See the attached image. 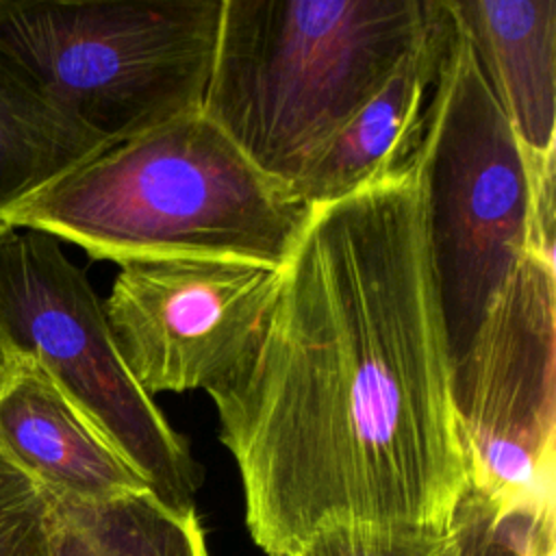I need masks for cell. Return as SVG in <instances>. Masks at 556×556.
Here are the masks:
<instances>
[{
  "label": "cell",
  "instance_id": "3",
  "mask_svg": "<svg viewBox=\"0 0 556 556\" xmlns=\"http://www.w3.org/2000/svg\"><path fill=\"white\" fill-rule=\"evenodd\" d=\"M434 11L437 0H222L202 113L293 189Z\"/></svg>",
  "mask_w": 556,
  "mask_h": 556
},
{
  "label": "cell",
  "instance_id": "5",
  "mask_svg": "<svg viewBox=\"0 0 556 556\" xmlns=\"http://www.w3.org/2000/svg\"><path fill=\"white\" fill-rule=\"evenodd\" d=\"M222 0H0V43L111 148L202 109Z\"/></svg>",
  "mask_w": 556,
  "mask_h": 556
},
{
  "label": "cell",
  "instance_id": "15",
  "mask_svg": "<svg viewBox=\"0 0 556 556\" xmlns=\"http://www.w3.org/2000/svg\"><path fill=\"white\" fill-rule=\"evenodd\" d=\"M54 495L0 447V556H50Z\"/></svg>",
  "mask_w": 556,
  "mask_h": 556
},
{
  "label": "cell",
  "instance_id": "12",
  "mask_svg": "<svg viewBox=\"0 0 556 556\" xmlns=\"http://www.w3.org/2000/svg\"><path fill=\"white\" fill-rule=\"evenodd\" d=\"M109 148L0 43V235L35 193Z\"/></svg>",
  "mask_w": 556,
  "mask_h": 556
},
{
  "label": "cell",
  "instance_id": "7",
  "mask_svg": "<svg viewBox=\"0 0 556 556\" xmlns=\"http://www.w3.org/2000/svg\"><path fill=\"white\" fill-rule=\"evenodd\" d=\"M556 267L526 252L454 367L469 489L554 515Z\"/></svg>",
  "mask_w": 556,
  "mask_h": 556
},
{
  "label": "cell",
  "instance_id": "4",
  "mask_svg": "<svg viewBox=\"0 0 556 556\" xmlns=\"http://www.w3.org/2000/svg\"><path fill=\"white\" fill-rule=\"evenodd\" d=\"M415 161L424 180L430 265L456 367L528 252L532 156L450 13Z\"/></svg>",
  "mask_w": 556,
  "mask_h": 556
},
{
  "label": "cell",
  "instance_id": "18",
  "mask_svg": "<svg viewBox=\"0 0 556 556\" xmlns=\"http://www.w3.org/2000/svg\"><path fill=\"white\" fill-rule=\"evenodd\" d=\"M17 365H20V358L15 356H9L2 348H0V393L9 387V382L13 380L15 371H17Z\"/></svg>",
  "mask_w": 556,
  "mask_h": 556
},
{
  "label": "cell",
  "instance_id": "2",
  "mask_svg": "<svg viewBox=\"0 0 556 556\" xmlns=\"http://www.w3.org/2000/svg\"><path fill=\"white\" fill-rule=\"evenodd\" d=\"M308 211L200 109L76 165L22 204L9 226L119 265L202 256L280 267Z\"/></svg>",
  "mask_w": 556,
  "mask_h": 556
},
{
  "label": "cell",
  "instance_id": "8",
  "mask_svg": "<svg viewBox=\"0 0 556 556\" xmlns=\"http://www.w3.org/2000/svg\"><path fill=\"white\" fill-rule=\"evenodd\" d=\"M278 269L202 256L122 263L102 308L137 387L154 400L228 382L252 350Z\"/></svg>",
  "mask_w": 556,
  "mask_h": 556
},
{
  "label": "cell",
  "instance_id": "16",
  "mask_svg": "<svg viewBox=\"0 0 556 556\" xmlns=\"http://www.w3.org/2000/svg\"><path fill=\"white\" fill-rule=\"evenodd\" d=\"M291 556H452L450 532L384 526H334L315 532Z\"/></svg>",
  "mask_w": 556,
  "mask_h": 556
},
{
  "label": "cell",
  "instance_id": "13",
  "mask_svg": "<svg viewBox=\"0 0 556 556\" xmlns=\"http://www.w3.org/2000/svg\"><path fill=\"white\" fill-rule=\"evenodd\" d=\"M50 556H211L195 515H176L150 491L109 500L54 495Z\"/></svg>",
  "mask_w": 556,
  "mask_h": 556
},
{
  "label": "cell",
  "instance_id": "17",
  "mask_svg": "<svg viewBox=\"0 0 556 556\" xmlns=\"http://www.w3.org/2000/svg\"><path fill=\"white\" fill-rule=\"evenodd\" d=\"M554 152L532 156L528 252L554 265Z\"/></svg>",
  "mask_w": 556,
  "mask_h": 556
},
{
  "label": "cell",
  "instance_id": "6",
  "mask_svg": "<svg viewBox=\"0 0 556 556\" xmlns=\"http://www.w3.org/2000/svg\"><path fill=\"white\" fill-rule=\"evenodd\" d=\"M0 348L35 361L165 508L195 515L200 465L128 374L85 271L46 232L0 235Z\"/></svg>",
  "mask_w": 556,
  "mask_h": 556
},
{
  "label": "cell",
  "instance_id": "10",
  "mask_svg": "<svg viewBox=\"0 0 556 556\" xmlns=\"http://www.w3.org/2000/svg\"><path fill=\"white\" fill-rule=\"evenodd\" d=\"M447 33V11L437 0L434 17L417 46L382 87L326 143L293 195L311 206L337 202L402 167L415 152L428 91L434 87Z\"/></svg>",
  "mask_w": 556,
  "mask_h": 556
},
{
  "label": "cell",
  "instance_id": "1",
  "mask_svg": "<svg viewBox=\"0 0 556 556\" xmlns=\"http://www.w3.org/2000/svg\"><path fill=\"white\" fill-rule=\"evenodd\" d=\"M413 156L311 206L252 350L211 391L245 526L291 556L334 526L450 532L469 491Z\"/></svg>",
  "mask_w": 556,
  "mask_h": 556
},
{
  "label": "cell",
  "instance_id": "14",
  "mask_svg": "<svg viewBox=\"0 0 556 556\" xmlns=\"http://www.w3.org/2000/svg\"><path fill=\"white\" fill-rule=\"evenodd\" d=\"M554 515L500 508L473 493L452 523V556H556Z\"/></svg>",
  "mask_w": 556,
  "mask_h": 556
},
{
  "label": "cell",
  "instance_id": "9",
  "mask_svg": "<svg viewBox=\"0 0 556 556\" xmlns=\"http://www.w3.org/2000/svg\"><path fill=\"white\" fill-rule=\"evenodd\" d=\"M0 447L56 497L109 500L143 480L30 358L0 393Z\"/></svg>",
  "mask_w": 556,
  "mask_h": 556
},
{
  "label": "cell",
  "instance_id": "11",
  "mask_svg": "<svg viewBox=\"0 0 556 556\" xmlns=\"http://www.w3.org/2000/svg\"><path fill=\"white\" fill-rule=\"evenodd\" d=\"M530 156L556 150V2L445 0Z\"/></svg>",
  "mask_w": 556,
  "mask_h": 556
}]
</instances>
